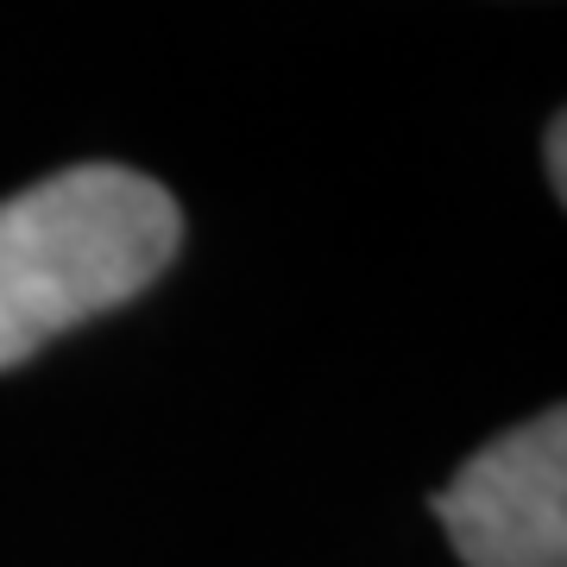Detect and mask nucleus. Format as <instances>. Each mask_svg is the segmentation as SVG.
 Instances as JSON below:
<instances>
[{"label":"nucleus","mask_w":567,"mask_h":567,"mask_svg":"<svg viewBox=\"0 0 567 567\" xmlns=\"http://www.w3.org/2000/svg\"><path fill=\"white\" fill-rule=\"evenodd\" d=\"M183 246V208L133 164H63L0 203V372L133 303Z\"/></svg>","instance_id":"nucleus-1"},{"label":"nucleus","mask_w":567,"mask_h":567,"mask_svg":"<svg viewBox=\"0 0 567 567\" xmlns=\"http://www.w3.org/2000/svg\"><path fill=\"white\" fill-rule=\"evenodd\" d=\"M435 517L466 567H567V410L486 442L435 492Z\"/></svg>","instance_id":"nucleus-2"},{"label":"nucleus","mask_w":567,"mask_h":567,"mask_svg":"<svg viewBox=\"0 0 567 567\" xmlns=\"http://www.w3.org/2000/svg\"><path fill=\"white\" fill-rule=\"evenodd\" d=\"M543 158H548V189H555V196H567V114H555V121H548Z\"/></svg>","instance_id":"nucleus-3"}]
</instances>
